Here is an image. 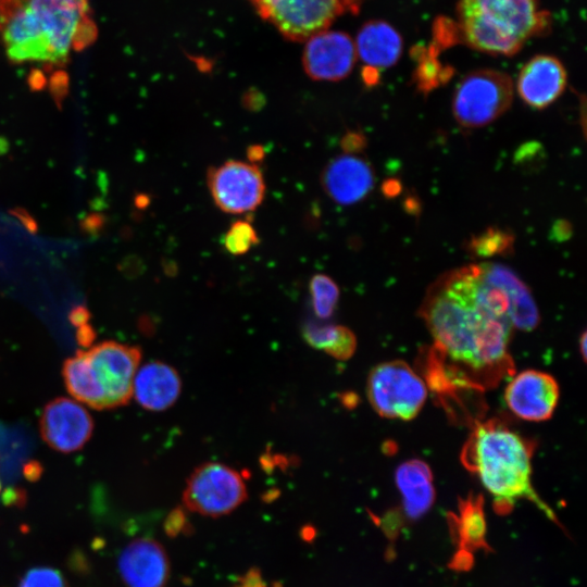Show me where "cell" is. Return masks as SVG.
I'll return each instance as SVG.
<instances>
[{
    "mask_svg": "<svg viewBox=\"0 0 587 587\" xmlns=\"http://www.w3.org/2000/svg\"><path fill=\"white\" fill-rule=\"evenodd\" d=\"M439 357L457 382L492 387L513 373V328L534 329L538 309L525 284L496 263L463 266L433 283L421 305Z\"/></svg>",
    "mask_w": 587,
    "mask_h": 587,
    "instance_id": "cell-1",
    "label": "cell"
},
{
    "mask_svg": "<svg viewBox=\"0 0 587 587\" xmlns=\"http://www.w3.org/2000/svg\"><path fill=\"white\" fill-rule=\"evenodd\" d=\"M0 34L12 63L60 66L98 29L88 0H0Z\"/></svg>",
    "mask_w": 587,
    "mask_h": 587,
    "instance_id": "cell-2",
    "label": "cell"
},
{
    "mask_svg": "<svg viewBox=\"0 0 587 587\" xmlns=\"http://www.w3.org/2000/svg\"><path fill=\"white\" fill-rule=\"evenodd\" d=\"M533 445L503 423L490 420L477 423L462 449L464 466L476 474L501 511L517 500L534 502L554 519L552 510L532 486Z\"/></svg>",
    "mask_w": 587,
    "mask_h": 587,
    "instance_id": "cell-3",
    "label": "cell"
},
{
    "mask_svg": "<svg viewBox=\"0 0 587 587\" xmlns=\"http://www.w3.org/2000/svg\"><path fill=\"white\" fill-rule=\"evenodd\" d=\"M550 25L539 0H459L453 43L512 57L529 39L548 33Z\"/></svg>",
    "mask_w": 587,
    "mask_h": 587,
    "instance_id": "cell-4",
    "label": "cell"
},
{
    "mask_svg": "<svg viewBox=\"0 0 587 587\" xmlns=\"http://www.w3.org/2000/svg\"><path fill=\"white\" fill-rule=\"evenodd\" d=\"M259 15L286 39L305 41L328 29L346 13H358L365 0H249Z\"/></svg>",
    "mask_w": 587,
    "mask_h": 587,
    "instance_id": "cell-5",
    "label": "cell"
},
{
    "mask_svg": "<svg viewBox=\"0 0 587 587\" xmlns=\"http://www.w3.org/2000/svg\"><path fill=\"white\" fill-rule=\"evenodd\" d=\"M366 396L378 415L410 421L422 410L427 398V386L408 363L394 360L371 370Z\"/></svg>",
    "mask_w": 587,
    "mask_h": 587,
    "instance_id": "cell-6",
    "label": "cell"
},
{
    "mask_svg": "<svg viewBox=\"0 0 587 587\" xmlns=\"http://www.w3.org/2000/svg\"><path fill=\"white\" fill-rule=\"evenodd\" d=\"M512 101V78L501 71L479 68L470 72L458 84L452 112L461 126L483 127L502 115Z\"/></svg>",
    "mask_w": 587,
    "mask_h": 587,
    "instance_id": "cell-7",
    "label": "cell"
},
{
    "mask_svg": "<svg viewBox=\"0 0 587 587\" xmlns=\"http://www.w3.org/2000/svg\"><path fill=\"white\" fill-rule=\"evenodd\" d=\"M247 499L242 475L218 462L197 466L187 478L183 502L189 511L204 516L229 514Z\"/></svg>",
    "mask_w": 587,
    "mask_h": 587,
    "instance_id": "cell-8",
    "label": "cell"
},
{
    "mask_svg": "<svg viewBox=\"0 0 587 587\" xmlns=\"http://www.w3.org/2000/svg\"><path fill=\"white\" fill-rule=\"evenodd\" d=\"M85 351L92 377L103 395L104 409L128 403L141 350L137 346L107 340Z\"/></svg>",
    "mask_w": 587,
    "mask_h": 587,
    "instance_id": "cell-9",
    "label": "cell"
},
{
    "mask_svg": "<svg viewBox=\"0 0 587 587\" xmlns=\"http://www.w3.org/2000/svg\"><path fill=\"white\" fill-rule=\"evenodd\" d=\"M207 183L214 203L225 213L251 212L262 203L265 195L261 170L242 161L228 160L210 167Z\"/></svg>",
    "mask_w": 587,
    "mask_h": 587,
    "instance_id": "cell-10",
    "label": "cell"
},
{
    "mask_svg": "<svg viewBox=\"0 0 587 587\" xmlns=\"http://www.w3.org/2000/svg\"><path fill=\"white\" fill-rule=\"evenodd\" d=\"M40 435L52 449L77 451L90 439L93 421L77 401L59 397L46 404L39 420Z\"/></svg>",
    "mask_w": 587,
    "mask_h": 587,
    "instance_id": "cell-11",
    "label": "cell"
},
{
    "mask_svg": "<svg viewBox=\"0 0 587 587\" xmlns=\"http://www.w3.org/2000/svg\"><path fill=\"white\" fill-rule=\"evenodd\" d=\"M355 60L354 41L344 32L326 29L305 40L302 64L313 80H341L350 74Z\"/></svg>",
    "mask_w": 587,
    "mask_h": 587,
    "instance_id": "cell-12",
    "label": "cell"
},
{
    "mask_svg": "<svg viewBox=\"0 0 587 587\" xmlns=\"http://www.w3.org/2000/svg\"><path fill=\"white\" fill-rule=\"evenodd\" d=\"M560 389L553 376L537 370H526L515 375L504 390L509 410L529 422L549 420L559 401Z\"/></svg>",
    "mask_w": 587,
    "mask_h": 587,
    "instance_id": "cell-13",
    "label": "cell"
},
{
    "mask_svg": "<svg viewBox=\"0 0 587 587\" xmlns=\"http://www.w3.org/2000/svg\"><path fill=\"white\" fill-rule=\"evenodd\" d=\"M325 193L337 204L349 205L363 200L374 186V171L363 158L340 154L330 160L321 174Z\"/></svg>",
    "mask_w": 587,
    "mask_h": 587,
    "instance_id": "cell-14",
    "label": "cell"
},
{
    "mask_svg": "<svg viewBox=\"0 0 587 587\" xmlns=\"http://www.w3.org/2000/svg\"><path fill=\"white\" fill-rule=\"evenodd\" d=\"M566 82L567 75L562 62L553 55L539 54L521 68L516 90L528 107L541 110L562 95Z\"/></svg>",
    "mask_w": 587,
    "mask_h": 587,
    "instance_id": "cell-15",
    "label": "cell"
},
{
    "mask_svg": "<svg viewBox=\"0 0 587 587\" xmlns=\"http://www.w3.org/2000/svg\"><path fill=\"white\" fill-rule=\"evenodd\" d=\"M118 571L128 587H163L170 573L168 558L158 541L138 538L121 552Z\"/></svg>",
    "mask_w": 587,
    "mask_h": 587,
    "instance_id": "cell-16",
    "label": "cell"
},
{
    "mask_svg": "<svg viewBox=\"0 0 587 587\" xmlns=\"http://www.w3.org/2000/svg\"><path fill=\"white\" fill-rule=\"evenodd\" d=\"M180 391L179 374L165 362H148L136 372L133 395L146 410L159 412L168 409L176 402Z\"/></svg>",
    "mask_w": 587,
    "mask_h": 587,
    "instance_id": "cell-17",
    "label": "cell"
},
{
    "mask_svg": "<svg viewBox=\"0 0 587 587\" xmlns=\"http://www.w3.org/2000/svg\"><path fill=\"white\" fill-rule=\"evenodd\" d=\"M357 57L373 70L388 68L401 57V35L387 22L369 21L359 30L354 40Z\"/></svg>",
    "mask_w": 587,
    "mask_h": 587,
    "instance_id": "cell-18",
    "label": "cell"
},
{
    "mask_svg": "<svg viewBox=\"0 0 587 587\" xmlns=\"http://www.w3.org/2000/svg\"><path fill=\"white\" fill-rule=\"evenodd\" d=\"M396 484L409 517H420L434 501L435 491L429 466L421 460H409L396 470Z\"/></svg>",
    "mask_w": 587,
    "mask_h": 587,
    "instance_id": "cell-19",
    "label": "cell"
},
{
    "mask_svg": "<svg viewBox=\"0 0 587 587\" xmlns=\"http://www.w3.org/2000/svg\"><path fill=\"white\" fill-rule=\"evenodd\" d=\"M62 374L67 391L78 401L96 409H104L103 395L92 377L85 350L65 360Z\"/></svg>",
    "mask_w": 587,
    "mask_h": 587,
    "instance_id": "cell-20",
    "label": "cell"
},
{
    "mask_svg": "<svg viewBox=\"0 0 587 587\" xmlns=\"http://www.w3.org/2000/svg\"><path fill=\"white\" fill-rule=\"evenodd\" d=\"M514 237L508 230L490 227L473 236L466 243V249L476 257H494L507 254L513 249Z\"/></svg>",
    "mask_w": 587,
    "mask_h": 587,
    "instance_id": "cell-21",
    "label": "cell"
},
{
    "mask_svg": "<svg viewBox=\"0 0 587 587\" xmlns=\"http://www.w3.org/2000/svg\"><path fill=\"white\" fill-rule=\"evenodd\" d=\"M309 289L315 315L320 319L330 317L339 300L337 284L325 274H315L310 279Z\"/></svg>",
    "mask_w": 587,
    "mask_h": 587,
    "instance_id": "cell-22",
    "label": "cell"
},
{
    "mask_svg": "<svg viewBox=\"0 0 587 587\" xmlns=\"http://www.w3.org/2000/svg\"><path fill=\"white\" fill-rule=\"evenodd\" d=\"M259 242L258 233L248 220L234 222L222 240L224 249L233 255L246 254Z\"/></svg>",
    "mask_w": 587,
    "mask_h": 587,
    "instance_id": "cell-23",
    "label": "cell"
},
{
    "mask_svg": "<svg viewBox=\"0 0 587 587\" xmlns=\"http://www.w3.org/2000/svg\"><path fill=\"white\" fill-rule=\"evenodd\" d=\"M451 76L448 68H444L433 57L422 59L415 74V82L422 92L430 91Z\"/></svg>",
    "mask_w": 587,
    "mask_h": 587,
    "instance_id": "cell-24",
    "label": "cell"
},
{
    "mask_svg": "<svg viewBox=\"0 0 587 587\" xmlns=\"http://www.w3.org/2000/svg\"><path fill=\"white\" fill-rule=\"evenodd\" d=\"M17 587H67V584L60 571L39 566L27 571Z\"/></svg>",
    "mask_w": 587,
    "mask_h": 587,
    "instance_id": "cell-25",
    "label": "cell"
},
{
    "mask_svg": "<svg viewBox=\"0 0 587 587\" xmlns=\"http://www.w3.org/2000/svg\"><path fill=\"white\" fill-rule=\"evenodd\" d=\"M337 326L308 322L302 327V336L311 347L325 352L336 338Z\"/></svg>",
    "mask_w": 587,
    "mask_h": 587,
    "instance_id": "cell-26",
    "label": "cell"
},
{
    "mask_svg": "<svg viewBox=\"0 0 587 587\" xmlns=\"http://www.w3.org/2000/svg\"><path fill=\"white\" fill-rule=\"evenodd\" d=\"M355 349L357 338L353 332L346 326L338 325L336 338L325 352L337 360L346 361L353 355Z\"/></svg>",
    "mask_w": 587,
    "mask_h": 587,
    "instance_id": "cell-27",
    "label": "cell"
},
{
    "mask_svg": "<svg viewBox=\"0 0 587 587\" xmlns=\"http://www.w3.org/2000/svg\"><path fill=\"white\" fill-rule=\"evenodd\" d=\"M366 138L360 130L347 132L340 140V147L347 154L359 153L366 147Z\"/></svg>",
    "mask_w": 587,
    "mask_h": 587,
    "instance_id": "cell-28",
    "label": "cell"
},
{
    "mask_svg": "<svg viewBox=\"0 0 587 587\" xmlns=\"http://www.w3.org/2000/svg\"><path fill=\"white\" fill-rule=\"evenodd\" d=\"M265 103V96L257 88H249L241 97L242 107L250 112L262 110Z\"/></svg>",
    "mask_w": 587,
    "mask_h": 587,
    "instance_id": "cell-29",
    "label": "cell"
},
{
    "mask_svg": "<svg viewBox=\"0 0 587 587\" xmlns=\"http://www.w3.org/2000/svg\"><path fill=\"white\" fill-rule=\"evenodd\" d=\"M233 587H276L275 584H270L261 575L257 569L249 570Z\"/></svg>",
    "mask_w": 587,
    "mask_h": 587,
    "instance_id": "cell-30",
    "label": "cell"
},
{
    "mask_svg": "<svg viewBox=\"0 0 587 587\" xmlns=\"http://www.w3.org/2000/svg\"><path fill=\"white\" fill-rule=\"evenodd\" d=\"M89 316L90 313L86 308L77 307L71 311L68 319L74 326L79 327L88 323Z\"/></svg>",
    "mask_w": 587,
    "mask_h": 587,
    "instance_id": "cell-31",
    "label": "cell"
},
{
    "mask_svg": "<svg viewBox=\"0 0 587 587\" xmlns=\"http://www.w3.org/2000/svg\"><path fill=\"white\" fill-rule=\"evenodd\" d=\"M76 334L77 341L83 347H88L92 342L96 335L92 327L88 323L77 327Z\"/></svg>",
    "mask_w": 587,
    "mask_h": 587,
    "instance_id": "cell-32",
    "label": "cell"
},
{
    "mask_svg": "<svg viewBox=\"0 0 587 587\" xmlns=\"http://www.w3.org/2000/svg\"><path fill=\"white\" fill-rule=\"evenodd\" d=\"M247 158L251 164L262 162L265 158V148L261 145L249 146L247 149Z\"/></svg>",
    "mask_w": 587,
    "mask_h": 587,
    "instance_id": "cell-33",
    "label": "cell"
},
{
    "mask_svg": "<svg viewBox=\"0 0 587 587\" xmlns=\"http://www.w3.org/2000/svg\"><path fill=\"white\" fill-rule=\"evenodd\" d=\"M386 195H389L390 190H392V195L397 193V189H400V187L397 185L395 180L392 182H386L383 187Z\"/></svg>",
    "mask_w": 587,
    "mask_h": 587,
    "instance_id": "cell-34",
    "label": "cell"
},
{
    "mask_svg": "<svg viewBox=\"0 0 587 587\" xmlns=\"http://www.w3.org/2000/svg\"><path fill=\"white\" fill-rule=\"evenodd\" d=\"M586 332H584L579 338V349H580V354L583 357V360L585 361L586 360V353H587V349H586V345H587V340H586Z\"/></svg>",
    "mask_w": 587,
    "mask_h": 587,
    "instance_id": "cell-35",
    "label": "cell"
},
{
    "mask_svg": "<svg viewBox=\"0 0 587 587\" xmlns=\"http://www.w3.org/2000/svg\"><path fill=\"white\" fill-rule=\"evenodd\" d=\"M1 487V486H0Z\"/></svg>",
    "mask_w": 587,
    "mask_h": 587,
    "instance_id": "cell-36",
    "label": "cell"
}]
</instances>
